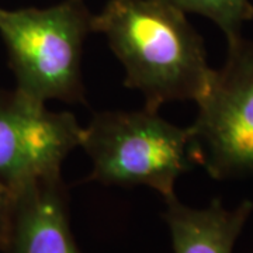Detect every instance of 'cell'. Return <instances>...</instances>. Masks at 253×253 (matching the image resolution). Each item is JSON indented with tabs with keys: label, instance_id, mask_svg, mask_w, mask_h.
Returning a JSON list of instances; mask_svg holds the SVG:
<instances>
[{
	"label": "cell",
	"instance_id": "obj_7",
	"mask_svg": "<svg viewBox=\"0 0 253 253\" xmlns=\"http://www.w3.org/2000/svg\"><path fill=\"white\" fill-rule=\"evenodd\" d=\"M163 200L166 203L163 219L172 236L174 253H232L253 211L249 200L232 210L224 207L219 199L204 208L184 206L176 194Z\"/></svg>",
	"mask_w": 253,
	"mask_h": 253
},
{
	"label": "cell",
	"instance_id": "obj_1",
	"mask_svg": "<svg viewBox=\"0 0 253 253\" xmlns=\"http://www.w3.org/2000/svg\"><path fill=\"white\" fill-rule=\"evenodd\" d=\"M93 33L106 37L126 69L124 84L139 90L145 109L197 100L214 71L204 42L186 13L166 0H110L91 18Z\"/></svg>",
	"mask_w": 253,
	"mask_h": 253
},
{
	"label": "cell",
	"instance_id": "obj_8",
	"mask_svg": "<svg viewBox=\"0 0 253 253\" xmlns=\"http://www.w3.org/2000/svg\"><path fill=\"white\" fill-rule=\"evenodd\" d=\"M184 13L210 18L225 34L226 41L239 38L246 21L253 18L251 0H166Z\"/></svg>",
	"mask_w": 253,
	"mask_h": 253
},
{
	"label": "cell",
	"instance_id": "obj_4",
	"mask_svg": "<svg viewBox=\"0 0 253 253\" xmlns=\"http://www.w3.org/2000/svg\"><path fill=\"white\" fill-rule=\"evenodd\" d=\"M196 103L189 126L194 163L215 180L253 177V41L228 42L224 66Z\"/></svg>",
	"mask_w": 253,
	"mask_h": 253
},
{
	"label": "cell",
	"instance_id": "obj_3",
	"mask_svg": "<svg viewBox=\"0 0 253 253\" xmlns=\"http://www.w3.org/2000/svg\"><path fill=\"white\" fill-rule=\"evenodd\" d=\"M91 161L89 180L106 186L156 190L174 196V184L193 168L190 128L170 124L158 111H101L82 129L81 145Z\"/></svg>",
	"mask_w": 253,
	"mask_h": 253
},
{
	"label": "cell",
	"instance_id": "obj_5",
	"mask_svg": "<svg viewBox=\"0 0 253 253\" xmlns=\"http://www.w3.org/2000/svg\"><path fill=\"white\" fill-rule=\"evenodd\" d=\"M82 129L69 111L54 113L18 93L0 90V181L16 193L33 181L61 174Z\"/></svg>",
	"mask_w": 253,
	"mask_h": 253
},
{
	"label": "cell",
	"instance_id": "obj_2",
	"mask_svg": "<svg viewBox=\"0 0 253 253\" xmlns=\"http://www.w3.org/2000/svg\"><path fill=\"white\" fill-rule=\"evenodd\" d=\"M91 18L83 0L46 9L0 7V37L16 90L41 104L48 100L84 104L81 65L84 41L93 33Z\"/></svg>",
	"mask_w": 253,
	"mask_h": 253
},
{
	"label": "cell",
	"instance_id": "obj_9",
	"mask_svg": "<svg viewBox=\"0 0 253 253\" xmlns=\"http://www.w3.org/2000/svg\"><path fill=\"white\" fill-rule=\"evenodd\" d=\"M14 196L16 194L0 181V252L3 249V245L6 242V236L9 232L10 219L14 206Z\"/></svg>",
	"mask_w": 253,
	"mask_h": 253
},
{
	"label": "cell",
	"instance_id": "obj_6",
	"mask_svg": "<svg viewBox=\"0 0 253 253\" xmlns=\"http://www.w3.org/2000/svg\"><path fill=\"white\" fill-rule=\"evenodd\" d=\"M14 194L1 253H82L69 224L61 174L33 181Z\"/></svg>",
	"mask_w": 253,
	"mask_h": 253
}]
</instances>
